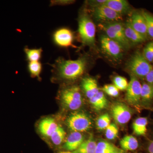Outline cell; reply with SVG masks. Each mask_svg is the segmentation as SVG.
I'll use <instances>...</instances> for the list:
<instances>
[{"label": "cell", "instance_id": "cell-16", "mask_svg": "<svg viewBox=\"0 0 153 153\" xmlns=\"http://www.w3.org/2000/svg\"><path fill=\"white\" fill-rule=\"evenodd\" d=\"M105 5L122 16L131 10L130 4L126 0H107Z\"/></svg>", "mask_w": 153, "mask_h": 153}, {"label": "cell", "instance_id": "cell-8", "mask_svg": "<svg viewBox=\"0 0 153 153\" xmlns=\"http://www.w3.org/2000/svg\"><path fill=\"white\" fill-rule=\"evenodd\" d=\"M100 45L102 52L113 59L119 60L123 56V49L118 43L102 35L100 38Z\"/></svg>", "mask_w": 153, "mask_h": 153}, {"label": "cell", "instance_id": "cell-23", "mask_svg": "<svg viewBox=\"0 0 153 153\" xmlns=\"http://www.w3.org/2000/svg\"><path fill=\"white\" fill-rule=\"evenodd\" d=\"M96 142L93 136L91 135L88 139L85 140L82 144L72 153H95L97 147Z\"/></svg>", "mask_w": 153, "mask_h": 153}, {"label": "cell", "instance_id": "cell-27", "mask_svg": "<svg viewBox=\"0 0 153 153\" xmlns=\"http://www.w3.org/2000/svg\"><path fill=\"white\" fill-rule=\"evenodd\" d=\"M111 118L107 113L101 115L98 118L96 122V125L99 130L105 129L110 124Z\"/></svg>", "mask_w": 153, "mask_h": 153}, {"label": "cell", "instance_id": "cell-32", "mask_svg": "<svg viewBox=\"0 0 153 153\" xmlns=\"http://www.w3.org/2000/svg\"><path fill=\"white\" fill-rule=\"evenodd\" d=\"M103 92L112 97H116L119 94V90L114 84H106L102 88Z\"/></svg>", "mask_w": 153, "mask_h": 153}, {"label": "cell", "instance_id": "cell-28", "mask_svg": "<svg viewBox=\"0 0 153 153\" xmlns=\"http://www.w3.org/2000/svg\"><path fill=\"white\" fill-rule=\"evenodd\" d=\"M146 23L148 37L153 39V16L147 12L142 11Z\"/></svg>", "mask_w": 153, "mask_h": 153}, {"label": "cell", "instance_id": "cell-2", "mask_svg": "<svg viewBox=\"0 0 153 153\" xmlns=\"http://www.w3.org/2000/svg\"><path fill=\"white\" fill-rule=\"evenodd\" d=\"M78 24V36L82 46L93 47L95 44L96 27L85 9L79 13Z\"/></svg>", "mask_w": 153, "mask_h": 153}, {"label": "cell", "instance_id": "cell-15", "mask_svg": "<svg viewBox=\"0 0 153 153\" xmlns=\"http://www.w3.org/2000/svg\"><path fill=\"white\" fill-rule=\"evenodd\" d=\"M153 106V85L144 81L142 83L141 107L152 108Z\"/></svg>", "mask_w": 153, "mask_h": 153}, {"label": "cell", "instance_id": "cell-6", "mask_svg": "<svg viewBox=\"0 0 153 153\" xmlns=\"http://www.w3.org/2000/svg\"><path fill=\"white\" fill-rule=\"evenodd\" d=\"M66 125L72 131L84 132L91 128L92 122L85 112L76 111L70 114L66 120Z\"/></svg>", "mask_w": 153, "mask_h": 153}, {"label": "cell", "instance_id": "cell-38", "mask_svg": "<svg viewBox=\"0 0 153 153\" xmlns=\"http://www.w3.org/2000/svg\"><path fill=\"white\" fill-rule=\"evenodd\" d=\"M152 111H153V107L152 108Z\"/></svg>", "mask_w": 153, "mask_h": 153}, {"label": "cell", "instance_id": "cell-25", "mask_svg": "<svg viewBox=\"0 0 153 153\" xmlns=\"http://www.w3.org/2000/svg\"><path fill=\"white\" fill-rule=\"evenodd\" d=\"M24 51L29 62H34L39 61L41 59L43 50L41 48L29 49L27 47H26L24 49Z\"/></svg>", "mask_w": 153, "mask_h": 153}, {"label": "cell", "instance_id": "cell-1", "mask_svg": "<svg viewBox=\"0 0 153 153\" xmlns=\"http://www.w3.org/2000/svg\"><path fill=\"white\" fill-rule=\"evenodd\" d=\"M54 77L56 80L75 81L85 73L88 66V58L86 55L80 56L76 60H66L59 57L51 64Z\"/></svg>", "mask_w": 153, "mask_h": 153}, {"label": "cell", "instance_id": "cell-13", "mask_svg": "<svg viewBox=\"0 0 153 153\" xmlns=\"http://www.w3.org/2000/svg\"><path fill=\"white\" fill-rule=\"evenodd\" d=\"M80 88L88 99L93 97L100 91L96 80L90 76L82 78Z\"/></svg>", "mask_w": 153, "mask_h": 153}, {"label": "cell", "instance_id": "cell-3", "mask_svg": "<svg viewBox=\"0 0 153 153\" xmlns=\"http://www.w3.org/2000/svg\"><path fill=\"white\" fill-rule=\"evenodd\" d=\"M59 97L63 107L70 110L79 109L84 103L81 88L76 85L63 88L59 92Z\"/></svg>", "mask_w": 153, "mask_h": 153}, {"label": "cell", "instance_id": "cell-29", "mask_svg": "<svg viewBox=\"0 0 153 153\" xmlns=\"http://www.w3.org/2000/svg\"><path fill=\"white\" fill-rule=\"evenodd\" d=\"M114 85L119 90H126L128 86V83L127 80L123 76H116L113 79Z\"/></svg>", "mask_w": 153, "mask_h": 153}, {"label": "cell", "instance_id": "cell-37", "mask_svg": "<svg viewBox=\"0 0 153 153\" xmlns=\"http://www.w3.org/2000/svg\"><path fill=\"white\" fill-rule=\"evenodd\" d=\"M59 153H72L71 152H69V151H64V152H61Z\"/></svg>", "mask_w": 153, "mask_h": 153}, {"label": "cell", "instance_id": "cell-19", "mask_svg": "<svg viewBox=\"0 0 153 153\" xmlns=\"http://www.w3.org/2000/svg\"><path fill=\"white\" fill-rule=\"evenodd\" d=\"M124 30L126 38L131 45L141 44L146 40L133 29L128 22L124 24Z\"/></svg>", "mask_w": 153, "mask_h": 153}, {"label": "cell", "instance_id": "cell-36", "mask_svg": "<svg viewBox=\"0 0 153 153\" xmlns=\"http://www.w3.org/2000/svg\"><path fill=\"white\" fill-rule=\"evenodd\" d=\"M144 80L147 83L153 85V68L147 74Z\"/></svg>", "mask_w": 153, "mask_h": 153}, {"label": "cell", "instance_id": "cell-24", "mask_svg": "<svg viewBox=\"0 0 153 153\" xmlns=\"http://www.w3.org/2000/svg\"><path fill=\"white\" fill-rule=\"evenodd\" d=\"M66 135L64 129L61 126L58 125L56 130L50 137L51 141L55 146H60L63 143Z\"/></svg>", "mask_w": 153, "mask_h": 153}, {"label": "cell", "instance_id": "cell-20", "mask_svg": "<svg viewBox=\"0 0 153 153\" xmlns=\"http://www.w3.org/2000/svg\"><path fill=\"white\" fill-rule=\"evenodd\" d=\"M89 100L94 109L98 111L105 109L108 105L107 99L104 93L100 91Z\"/></svg>", "mask_w": 153, "mask_h": 153}, {"label": "cell", "instance_id": "cell-39", "mask_svg": "<svg viewBox=\"0 0 153 153\" xmlns=\"http://www.w3.org/2000/svg\"></svg>", "mask_w": 153, "mask_h": 153}, {"label": "cell", "instance_id": "cell-9", "mask_svg": "<svg viewBox=\"0 0 153 153\" xmlns=\"http://www.w3.org/2000/svg\"><path fill=\"white\" fill-rule=\"evenodd\" d=\"M93 9L94 18L100 23L120 22L122 20V16L105 4Z\"/></svg>", "mask_w": 153, "mask_h": 153}, {"label": "cell", "instance_id": "cell-21", "mask_svg": "<svg viewBox=\"0 0 153 153\" xmlns=\"http://www.w3.org/2000/svg\"><path fill=\"white\" fill-rule=\"evenodd\" d=\"M124 152L111 143L102 140L97 143L95 153H124Z\"/></svg>", "mask_w": 153, "mask_h": 153}, {"label": "cell", "instance_id": "cell-18", "mask_svg": "<svg viewBox=\"0 0 153 153\" xmlns=\"http://www.w3.org/2000/svg\"><path fill=\"white\" fill-rule=\"evenodd\" d=\"M149 122L147 117H140L136 119L132 125L134 134L137 136H146L148 132Z\"/></svg>", "mask_w": 153, "mask_h": 153}, {"label": "cell", "instance_id": "cell-14", "mask_svg": "<svg viewBox=\"0 0 153 153\" xmlns=\"http://www.w3.org/2000/svg\"><path fill=\"white\" fill-rule=\"evenodd\" d=\"M84 140V137L81 132L72 131L66 139L63 147L66 151L73 152L78 149Z\"/></svg>", "mask_w": 153, "mask_h": 153}, {"label": "cell", "instance_id": "cell-34", "mask_svg": "<svg viewBox=\"0 0 153 153\" xmlns=\"http://www.w3.org/2000/svg\"><path fill=\"white\" fill-rule=\"evenodd\" d=\"M107 0H97V1H89L87 2L88 5L92 8L103 5L106 3Z\"/></svg>", "mask_w": 153, "mask_h": 153}, {"label": "cell", "instance_id": "cell-12", "mask_svg": "<svg viewBox=\"0 0 153 153\" xmlns=\"http://www.w3.org/2000/svg\"><path fill=\"white\" fill-rule=\"evenodd\" d=\"M130 25L140 35L147 40L148 35L146 23L142 12L133 13L128 21Z\"/></svg>", "mask_w": 153, "mask_h": 153}, {"label": "cell", "instance_id": "cell-30", "mask_svg": "<svg viewBox=\"0 0 153 153\" xmlns=\"http://www.w3.org/2000/svg\"><path fill=\"white\" fill-rule=\"evenodd\" d=\"M118 132L117 126L115 123H111L105 129V137L108 140H114L117 137Z\"/></svg>", "mask_w": 153, "mask_h": 153}, {"label": "cell", "instance_id": "cell-7", "mask_svg": "<svg viewBox=\"0 0 153 153\" xmlns=\"http://www.w3.org/2000/svg\"><path fill=\"white\" fill-rule=\"evenodd\" d=\"M142 84L139 79L131 75L130 81L127 88L125 99L127 102L137 108L141 107Z\"/></svg>", "mask_w": 153, "mask_h": 153}, {"label": "cell", "instance_id": "cell-4", "mask_svg": "<svg viewBox=\"0 0 153 153\" xmlns=\"http://www.w3.org/2000/svg\"><path fill=\"white\" fill-rule=\"evenodd\" d=\"M98 26L105 36L119 44L123 50H128L131 47V44L126 37L124 25L120 22L100 23Z\"/></svg>", "mask_w": 153, "mask_h": 153}, {"label": "cell", "instance_id": "cell-5", "mask_svg": "<svg viewBox=\"0 0 153 153\" xmlns=\"http://www.w3.org/2000/svg\"><path fill=\"white\" fill-rule=\"evenodd\" d=\"M126 68L131 75L144 80L145 77L153 68V66L140 51H136L126 64Z\"/></svg>", "mask_w": 153, "mask_h": 153}, {"label": "cell", "instance_id": "cell-35", "mask_svg": "<svg viewBox=\"0 0 153 153\" xmlns=\"http://www.w3.org/2000/svg\"><path fill=\"white\" fill-rule=\"evenodd\" d=\"M145 149L146 153H153V135L148 139Z\"/></svg>", "mask_w": 153, "mask_h": 153}, {"label": "cell", "instance_id": "cell-11", "mask_svg": "<svg viewBox=\"0 0 153 153\" xmlns=\"http://www.w3.org/2000/svg\"><path fill=\"white\" fill-rule=\"evenodd\" d=\"M53 40L57 46L60 47H74V34L68 28H62L56 30L53 34Z\"/></svg>", "mask_w": 153, "mask_h": 153}, {"label": "cell", "instance_id": "cell-17", "mask_svg": "<svg viewBox=\"0 0 153 153\" xmlns=\"http://www.w3.org/2000/svg\"><path fill=\"white\" fill-rule=\"evenodd\" d=\"M58 125L51 117L45 118L40 122L38 129L40 133L46 137H50L56 130Z\"/></svg>", "mask_w": 153, "mask_h": 153}, {"label": "cell", "instance_id": "cell-10", "mask_svg": "<svg viewBox=\"0 0 153 153\" xmlns=\"http://www.w3.org/2000/svg\"><path fill=\"white\" fill-rule=\"evenodd\" d=\"M111 114L116 122L120 125L126 124L131 119L132 111L122 102H116L111 108Z\"/></svg>", "mask_w": 153, "mask_h": 153}, {"label": "cell", "instance_id": "cell-26", "mask_svg": "<svg viewBox=\"0 0 153 153\" xmlns=\"http://www.w3.org/2000/svg\"><path fill=\"white\" fill-rule=\"evenodd\" d=\"M42 68V64L40 61L29 62L28 64V69L32 77L40 78Z\"/></svg>", "mask_w": 153, "mask_h": 153}, {"label": "cell", "instance_id": "cell-31", "mask_svg": "<svg viewBox=\"0 0 153 153\" xmlns=\"http://www.w3.org/2000/svg\"><path fill=\"white\" fill-rule=\"evenodd\" d=\"M143 55L149 63L153 61V41L149 42L143 50Z\"/></svg>", "mask_w": 153, "mask_h": 153}, {"label": "cell", "instance_id": "cell-22", "mask_svg": "<svg viewBox=\"0 0 153 153\" xmlns=\"http://www.w3.org/2000/svg\"><path fill=\"white\" fill-rule=\"evenodd\" d=\"M121 149L124 151L136 150L139 147L138 140L132 135H128L121 140L120 143Z\"/></svg>", "mask_w": 153, "mask_h": 153}, {"label": "cell", "instance_id": "cell-33", "mask_svg": "<svg viewBox=\"0 0 153 153\" xmlns=\"http://www.w3.org/2000/svg\"><path fill=\"white\" fill-rule=\"evenodd\" d=\"M74 1L71 0H55L50 1V5L51 6L56 5H65L70 4L74 2Z\"/></svg>", "mask_w": 153, "mask_h": 153}]
</instances>
